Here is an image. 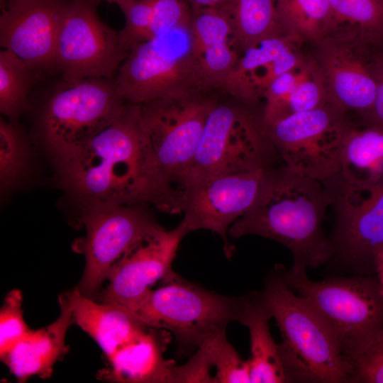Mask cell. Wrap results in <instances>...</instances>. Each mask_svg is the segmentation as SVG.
<instances>
[{
  "label": "cell",
  "mask_w": 383,
  "mask_h": 383,
  "mask_svg": "<svg viewBox=\"0 0 383 383\" xmlns=\"http://www.w3.org/2000/svg\"><path fill=\"white\" fill-rule=\"evenodd\" d=\"M191 10L206 7H216L225 0H187Z\"/></svg>",
  "instance_id": "8d00e7d4"
},
{
  "label": "cell",
  "mask_w": 383,
  "mask_h": 383,
  "mask_svg": "<svg viewBox=\"0 0 383 383\" xmlns=\"http://www.w3.org/2000/svg\"><path fill=\"white\" fill-rule=\"evenodd\" d=\"M128 104L119 95L113 77L65 82L42 106L36 122L38 134L52 155L65 152L107 128Z\"/></svg>",
  "instance_id": "ba28073f"
},
{
  "label": "cell",
  "mask_w": 383,
  "mask_h": 383,
  "mask_svg": "<svg viewBox=\"0 0 383 383\" xmlns=\"http://www.w3.org/2000/svg\"><path fill=\"white\" fill-rule=\"evenodd\" d=\"M362 123L374 124L383 128V77L379 84L373 106Z\"/></svg>",
  "instance_id": "e575fe53"
},
{
  "label": "cell",
  "mask_w": 383,
  "mask_h": 383,
  "mask_svg": "<svg viewBox=\"0 0 383 383\" xmlns=\"http://www.w3.org/2000/svg\"><path fill=\"white\" fill-rule=\"evenodd\" d=\"M331 202L322 182L281 164L270 168L261 197L231 225L228 233L233 238L256 235L273 240L291 252L293 265L289 270L306 272L333 256L331 240L323 228Z\"/></svg>",
  "instance_id": "7a4b0ae2"
},
{
  "label": "cell",
  "mask_w": 383,
  "mask_h": 383,
  "mask_svg": "<svg viewBox=\"0 0 383 383\" xmlns=\"http://www.w3.org/2000/svg\"><path fill=\"white\" fill-rule=\"evenodd\" d=\"M193 50L207 84L223 93L240 57L230 42L231 30L216 7L192 10Z\"/></svg>",
  "instance_id": "7402d4cb"
},
{
  "label": "cell",
  "mask_w": 383,
  "mask_h": 383,
  "mask_svg": "<svg viewBox=\"0 0 383 383\" xmlns=\"http://www.w3.org/2000/svg\"><path fill=\"white\" fill-rule=\"evenodd\" d=\"M80 206L86 235L76 240L72 248L84 255L85 268L76 288L93 299L116 262L134 245L163 227L144 204L89 203Z\"/></svg>",
  "instance_id": "8fae6325"
},
{
  "label": "cell",
  "mask_w": 383,
  "mask_h": 383,
  "mask_svg": "<svg viewBox=\"0 0 383 383\" xmlns=\"http://www.w3.org/2000/svg\"><path fill=\"white\" fill-rule=\"evenodd\" d=\"M115 82L121 97L134 104L216 91L207 84L194 53L190 25L135 45L119 67Z\"/></svg>",
  "instance_id": "277c9868"
},
{
  "label": "cell",
  "mask_w": 383,
  "mask_h": 383,
  "mask_svg": "<svg viewBox=\"0 0 383 383\" xmlns=\"http://www.w3.org/2000/svg\"><path fill=\"white\" fill-rule=\"evenodd\" d=\"M116 4L126 22L118 31L120 44L129 52L135 45L149 40L153 0H120Z\"/></svg>",
  "instance_id": "4dcf8cb0"
},
{
  "label": "cell",
  "mask_w": 383,
  "mask_h": 383,
  "mask_svg": "<svg viewBox=\"0 0 383 383\" xmlns=\"http://www.w3.org/2000/svg\"><path fill=\"white\" fill-rule=\"evenodd\" d=\"M198 347L215 370L216 383H251L249 361L243 360L231 345L226 330L210 335Z\"/></svg>",
  "instance_id": "f546056e"
},
{
  "label": "cell",
  "mask_w": 383,
  "mask_h": 383,
  "mask_svg": "<svg viewBox=\"0 0 383 383\" xmlns=\"http://www.w3.org/2000/svg\"><path fill=\"white\" fill-rule=\"evenodd\" d=\"M334 27L348 26L383 49V0H330Z\"/></svg>",
  "instance_id": "f1b7e54d"
},
{
  "label": "cell",
  "mask_w": 383,
  "mask_h": 383,
  "mask_svg": "<svg viewBox=\"0 0 383 383\" xmlns=\"http://www.w3.org/2000/svg\"><path fill=\"white\" fill-rule=\"evenodd\" d=\"M188 233L182 220L174 228H162L140 241L113 267L106 285L93 299L116 303L134 312L157 282H165L177 274L172 262Z\"/></svg>",
  "instance_id": "2e32d148"
},
{
  "label": "cell",
  "mask_w": 383,
  "mask_h": 383,
  "mask_svg": "<svg viewBox=\"0 0 383 383\" xmlns=\"http://www.w3.org/2000/svg\"><path fill=\"white\" fill-rule=\"evenodd\" d=\"M67 0H8L0 16V44L33 70L55 69L58 27Z\"/></svg>",
  "instance_id": "e0dca14e"
},
{
  "label": "cell",
  "mask_w": 383,
  "mask_h": 383,
  "mask_svg": "<svg viewBox=\"0 0 383 383\" xmlns=\"http://www.w3.org/2000/svg\"><path fill=\"white\" fill-rule=\"evenodd\" d=\"M60 314L48 326L30 329L1 360L9 368L18 382L38 376L49 378L54 365L67 352L65 337L73 323L72 309L67 292L59 295Z\"/></svg>",
  "instance_id": "d6986e66"
},
{
  "label": "cell",
  "mask_w": 383,
  "mask_h": 383,
  "mask_svg": "<svg viewBox=\"0 0 383 383\" xmlns=\"http://www.w3.org/2000/svg\"><path fill=\"white\" fill-rule=\"evenodd\" d=\"M277 11L281 33L301 43L313 44L334 28L330 0H277Z\"/></svg>",
  "instance_id": "484cf974"
},
{
  "label": "cell",
  "mask_w": 383,
  "mask_h": 383,
  "mask_svg": "<svg viewBox=\"0 0 383 383\" xmlns=\"http://www.w3.org/2000/svg\"><path fill=\"white\" fill-rule=\"evenodd\" d=\"M270 168L186 179L178 187L176 213L184 214L189 232L204 229L218 234L230 257L229 228L258 201Z\"/></svg>",
  "instance_id": "4fadbf2b"
},
{
  "label": "cell",
  "mask_w": 383,
  "mask_h": 383,
  "mask_svg": "<svg viewBox=\"0 0 383 383\" xmlns=\"http://www.w3.org/2000/svg\"><path fill=\"white\" fill-rule=\"evenodd\" d=\"M329 101L360 121L370 112L383 77V49L348 26L334 27L313 44Z\"/></svg>",
  "instance_id": "9c48e42d"
},
{
  "label": "cell",
  "mask_w": 383,
  "mask_h": 383,
  "mask_svg": "<svg viewBox=\"0 0 383 383\" xmlns=\"http://www.w3.org/2000/svg\"><path fill=\"white\" fill-rule=\"evenodd\" d=\"M67 294L73 323L98 344L106 359L136 340L150 327L134 312L118 304L99 301L76 287Z\"/></svg>",
  "instance_id": "ffe728a7"
},
{
  "label": "cell",
  "mask_w": 383,
  "mask_h": 383,
  "mask_svg": "<svg viewBox=\"0 0 383 383\" xmlns=\"http://www.w3.org/2000/svg\"><path fill=\"white\" fill-rule=\"evenodd\" d=\"M152 9L149 39L191 23L192 10L187 0H153Z\"/></svg>",
  "instance_id": "836d02e7"
},
{
  "label": "cell",
  "mask_w": 383,
  "mask_h": 383,
  "mask_svg": "<svg viewBox=\"0 0 383 383\" xmlns=\"http://www.w3.org/2000/svg\"><path fill=\"white\" fill-rule=\"evenodd\" d=\"M348 113L327 103L264 125L283 165L323 182L338 173L344 139L356 123Z\"/></svg>",
  "instance_id": "30bf717a"
},
{
  "label": "cell",
  "mask_w": 383,
  "mask_h": 383,
  "mask_svg": "<svg viewBox=\"0 0 383 383\" xmlns=\"http://www.w3.org/2000/svg\"><path fill=\"white\" fill-rule=\"evenodd\" d=\"M30 148L16 121L0 119V186L6 192L18 184L28 170Z\"/></svg>",
  "instance_id": "83f0119b"
},
{
  "label": "cell",
  "mask_w": 383,
  "mask_h": 383,
  "mask_svg": "<svg viewBox=\"0 0 383 383\" xmlns=\"http://www.w3.org/2000/svg\"><path fill=\"white\" fill-rule=\"evenodd\" d=\"M100 1V0H99ZM107 2L110 3V4H112V3H114V4H117L120 0H105Z\"/></svg>",
  "instance_id": "74e56055"
},
{
  "label": "cell",
  "mask_w": 383,
  "mask_h": 383,
  "mask_svg": "<svg viewBox=\"0 0 383 383\" xmlns=\"http://www.w3.org/2000/svg\"><path fill=\"white\" fill-rule=\"evenodd\" d=\"M99 0H67L60 21L55 70L64 82L87 78H113L128 55L118 31L104 23L97 13Z\"/></svg>",
  "instance_id": "5bb4252c"
},
{
  "label": "cell",
  "mask_w": 383,
  "mask_h": 383,
  "mask_svg": "<svg viewBox=\"0 0 383 383\" xmlns=\"http://www.w3.org/2000/svg\"><path fill=\"white\" fill-rule=\"evenodd\" d=\"M170 340L167 331L149 327L136 340L110 357L98 379L121 383H170L174 364L164 357Z\"/></svg>",
  "instance_id": "44dd1931"
},
{
  "label": "cell",
  "mask_w": 383,
  "mask_h": 383,
  "mask_svg": "<svg viewBox=\"0 0 383 383\" xmlns=\"http://www.w3.org/2000/svg\"><path fill=\"white\" fill-rule=\"evenodd\" d=\"M52 157L60 184L80 206L150 204L176 213L178 192L155 158L139 104L128 103L89 142Z\"/></svg>",
  "instance_id": "6da1fadb"
},
{
  "label": "cell",
  "mask_w": 383,
  "mask_h": 383,
  "mask_svg": "<svg viewBox=\"0 0 383 383\" xmlns=\"http://www.w3.org/2000/svg\"><path fill=\"white\" fill-rule=\"evenodd\" d=\"M162 284L134 313L147 326L172 333L183 350L197 348L230 322L238 321L248 297L218 294L178 274Z\"/></svg>",
  "instance_id": "52a82bcc"
},
{
  "label": "cell",
  "mask_w": 383,
  "mask_h": 383,
  "mask_svg": "<svg viewBox=\"0 0 383 383\" xmlns=\"http://www.w3.org/2000/svg\"><path fill=\"white\" fill-rule=\"evenodd\" d=\"M348 365L347 383H383V327Z\"/></svg>",
  "instance_id": "1f68e13d"
},
{
  "label": "cell",
  "mask_w": 383,
  "mask_h": 383,
  "mask_svg": "<svg viewBox=\"0 0 383 383\" xmlns=\"http://www.w3.org/2000/svg\"><path fill=\"white\" fill-rule=\"evenodd\" d=\"M272 315L262 292L248 293L238 322L248 328L251 383H285L287 374L269 327Z\"/></svg>",
  "instance_id": "603a6c76"
},
{
  "label": "cell",
  "mask_w": 383,
  "mask_h": 383,
  "mask_svg": "<svg viewBox=\"0 0 383 383\" xmlns=\"http://www.w3.org/2000/svg\"><path fill=\"white\" fill-rule=\"evenodd\" d=\"M277 265L261 291L279 329L278 344L288 382L347 383L349 365L331 329L316 309L295 293Z\"/></svg>",
  "instance_id": "3957f363"
},
{
  "label": "cell",
  "mask_w": 383,
  "mask_h": 383,
  "mask_svg": "<svg viewBox=\"0 0 383 383\" xmlns=\"http://www.w3.org/2000/svg\"><path fill=\"white\" fill-rule=\"evenodd\" d=\"M222 94L216 90L204 91L139 104L155 158L177 191L194 159L208 117Z\"/></svg>",
  "instance_id": "7c38bea8"
},
{
  "label": "cell",
  "mask_w": 383,
  "mask_h": 383,
  "mask_svg": "<svg viewBox=\"0 0 383 383\" xmlns=\"http://www.w3.org/2000/svg\"><path fill=\"white\" fill-rule=\"evenodd\" d=\"M296 38L283 33L267 38L243 52L228 76L223 93L254 104L270 84L306 60Z\"/></svg>",
  "instance_id": "ac0fdd59"
},
{
  "label": "cell",
  "mask_w": 383,
  "mask_h": 383,
  "mask_svg": "<svg viewBox=\"0 0 383 383\" xmlns=\"http://www.w3.org/2000/svg\"><path fill=\"white\" fill-rule=\"evenodd\" d=\"M23 296L19 289L11 290L0 310V357L8 353L30 330L22 310Z\"/></svg>",
  "instance_id": "d6a6232c"
},
{
  "label": "cell",
  "mask_w": 383,
  "mask_h": 383,
  "mask_svg": "<svg viewBox=\"0 0 383 383\" xmlns=\"http://www.w3.org/2000/svg\"><path fill=\"white\" fill-rule=\"evenodd\" d=\"M253 104L221 98L211 110L194 159L179 181L216 174L267 169L282 164L261 112Z\"/></svg>",
  "instance_id": "8992f818"
},
{
  "label": "cell",
  "mask_w": 383,
  "mask_h": 383,
  "mask_svg": "<svg viewBox=\"0 0 383 383\" xmlns=\"http://www.w3.org/2000/svg\"><path fill=\"white\" fill-rule=\"evenodd\" d=\"M216 8L228 23L230 42L239 55L262 40L282 33L277 0H225Z\"/></svg>",
  "instance_id": "d4e9b609"
},
{
  "label": "cell",
  "mask_w": 383,
  "mask_h": 383,
  "mask_svg": "<svg viewBox=\"0 0 383 383\" xmlns=\"http://www.w3.org/2000/svg\"><path fill=\"white\" fill-rule=\"evenodd\" d=\"M283 277L328 325L348 363L382 328L383 296L376 275L314 281L306 271L294 272L284 267Z\"/></svg>",
  "instance_id": "5b68a950"
},
{
  "label": "cell",
  "mask_w": 383,
  "mask_h": 383,
  "mask_svg": "<svg viewBox=\"0 0 383 383\" xmlns=\"http://www.w3.org/2000/svg\"><path fill=\"white\" fill-rule=\"evenodd\" d=\"M337 174L360 187L383 183V128L356 123L344 139Z\"/></svg>",
  "instance_id": "cb8c5ba5"
},
{
  "label": "cell",
  "mask_w": 383,
  "mask_h": 383,
  "mask_svg": "<svg viewBox=\"0 0 383 383\" xmlns=\"http://www.w3.org/2000/svg\"><path fill=\"white\" fill-rule=\"evenodd\" d=\"M375 275L377 278L382 294L383 296V247L379 248L375 254Z\"/></svg>",
  "instance_id": "d590c367"
},
{
  "label": "cell",
  "mask_w": 383,
  "mask_h": 383,
  "mask_svg": "<svg viewBox=\"0 0 383 383\" xmlns=\"http://www.w3.org/2000/svg\"><path fill=\"white\" fill-rule=\"evenodd\" d=\"M322 183L334 211L331 260L354 274L375 275V254L383 247V183L360 187L338 174Z\"/></svg>",
  "instance_id": "9a60e30c"
},
{
  "label": "cell",
  "mask_w": 383,
  "mask_h": 383,
  "mask_svg": "<svg viewBox=\"0 0 383 383\" xmlns=\"http://www.w3.org/2000/svg\"><path fill=\"white\" fill-rule=\"evenodd\" d=\"M35 72L9 50L0 52V111L16 121L28 106Z\"/></svg>",
  "instance_id": "4316f807"
}]
</instances>
